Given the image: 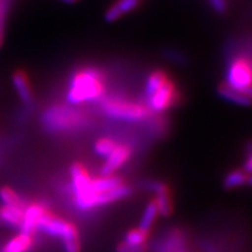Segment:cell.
<instances>
[{"label":"cell","instance_id":"1","mask_svg":"<svg viewBox=\"0 0 252 252\" xmlns=\"http://www.w3.org/2000/svg\"><path fill=\"white\" fill-rule=\"evenodd\" d=\"M105 74L96 65L77 68L68 80L65 99L70 105L98 103L105 97Z\"/></svg>","mask_w":252,"mask_h":252},{"label":"cell","instance_id":"2","mask_svg":"<svg viewBox=\"0 0 252 252\" xmlns=\"http://www.w3.org/2000/svg\"><path fill=\"white\" fill-rule=\"evenodd\" d=\"M181 102L178 84L163 69H154L145 84V104L152 113L166 112Z\"/></svg>","mask_w":252,"mask_h":252},{"label":"cell","instance_id":"3","mask_svg":"<svg viewBox=\"0 0 252 252\" xmlns=\"http://www.w3.org/2000/svg\"><path fill=\"white\" fill-rule=\"evenodd\" d=\"M41 124L50 133L67 134L83 131L91 124V119L83 110L70 104H54L42 113Z\"/></svg>","mask_w":252,"mask_h":252},{"label":"cell","instance_id":"4","mask_svg":"<svg viewBox=\"0 0 252 252\" xmlns=\"http://www.w3.org/2000/svg\"><path fill=\"white\" fill-rule=\"evenodd\" d=\"M99 108L106 117L121 122H141L150 118L152 111L145 103L121 96H105L99 100Z\"/></svg>","mask_w":252,"mask_h":252},{"label":"cell","instance_id":"5","mask_svg":"<svg viewBox=\"0 0 252 252\" xmlns=\"http://www.w3.org/2000/svg\"><path fill=\"white\" fill-rule=\"evenodd\" d=\"M37 231L45 232L52 237L62 239L63 249L65 252H81V241L78 230L72 223L54 215L49 210L40 219Z\"/></svg>","mask_w":252,"mask_h":252},{"label":"cell","instance_id":"6","mask_svg":"<svg viewBox=\"0 0 252 252\" xmlns=\"http://www.w3.org/2000/svg\"><path fill=\"white\" fill-rule=\"evenodd\" d=\"M91 175L86 166L74 162L70 166V186L74 194V203L82 212H89L91 198Z\"/></svg>","mask_w":252,"mask_h":252},{"label":"cell","instance_id":"7","mask_svg":"<svg viewBox=\"0 0 252 252\" xmlns=\"http://www.w3.org/2000/svg\"><path fill=\"white\" fill-rule=\"evenodd\" d=\"M225 84L241 93L252 87V60L248 56H235L225 70Z\"/></svg>","mask_w":252,"mask_h":252},{"label":"cell","instance_id":"8","mask_svg":"<svg viewBox=\"0 0 252 252\" xmlns=\"http://www.w3.org/2000/svg\"><path fill=\"white\" fill-rule=\"evenodd\" d=\"M132 156V147L128 144H118L116 149L105 158V162L103 163L100 169V175H112L118 171L123 165L128 161Z\"/></svg>","mask_w":252,"mask_h":252},{"label":"cell","instance_id":"9","mask_svg":"<svg viewBox=\"0 0 252 252\" xmlns=\"http://www.w3.org/2000/svg\"><path fill=\"white\" fill-rule=\"evenodd\" d=\"M47 207L43 203L32 202L27 203L24 209V220L20 229L21 234L33 236L37 231V225H39L40 219L43 214L47 212Z\"/></svg>","mask_w":252,"mask_h":252},{"label":"cell","instance_id":"10","mask_svg":"<svg viewBox=\"0 0 252 252\" xmlns=\"http://www.w3.org/2000/svg\"><path fill=\"white\" fill-rule=\"evenodd\" d=\"M124 184L121 176H117L115 174L112 175H100L97 178H93L91 180V198H90V208L94 209V200L97 194L106 193V191L112 190L118 186Z\"/></svg>","mask_w":252,"mask_h":252},{"label":"cell","instance_id":"11","mask_svg":"<svg viewBox=\"0 0 252 252\" xmlns=\"http://www.w3.org/2000/svg\"><path fill=\"white\" fill-rule=\"evenodd\" d=\"M143 0H116L104 13V20L106 23H115L130 12L139 7Z\"/></svg>","mask_w":252,"mask_h":252},{"label":"cell","instance_id":"12","mask_svg":"<svg viewBox=\"0 0 252 252\" xmlns=\"http://www.w3.org/2000/svg\"><path fill=\"white\" fill-rule=\"evenodd\" d=\"M12 82H13L14 89L17 90L20 99L24 103L31 104L32 100H33V90H32L26 72L23 70H17L12 76Z\"/></svg>","mask_w":252,"mask_h":252},{"label":"cell","instance_id":"13","mask_svg":"<svg viewBox=\"0 0 252 252\" xmlns=\"http://www.w3.org/2000/svg\"><path fill=\"white\" fill-rule=\"evenodd\" d=\"M217 94L222 99L226 100V102H230L232 104H237V105L241 106H251L252 100L249 98L248 96H245L243 93L241 91L232 89L231 87H229L228 84L220 83L219 87H217Z\"/></svg>","mask_w":252,"mask_h":252},{"label":"cell","instance_id":"14","mask_svg":"<svg viewBox=\"0 0 252 252\" xmlns=\"http://www.w3.org/2000/svg\"><path fill=\"white\" fill-rule=\"evenodd\" d=\"M24 209L17 206H2L0 208V220L14 228H20L24 220Z\"/></svg>","mask_w":252,"mask_h":252},{"label":"cell","instance_id":"15","mask_svg":"<svg viewBox=\"0 0 252 252\" xmlns=\"http://www.w3.org/2000/svg\"><path fill=\"white\" fill-rule=\"evenodd\" d=\"M33 236L19 234L4 245L1 252H28L33 247Z\"/></svg>","mask_w":252,"mask_h":252},{"label":"cell","instance_id":"16","mask_svg":"<svg viewBox=\"0 0 252 252\" xmlns=\"http://www.w3.org/2000/svg\"><path fill=\"white\" fill-rule=\"evenodd\" d=\"M248 176L249 174L244 169H234L224 176L223 187L226 190H232V189L242 187V186L247 185Z\"/></svg>","mask_w":252,"mask_h":252},{"label":"cell","instance_id":"17","mask_svg":"<svg viewBox=\"0 0 252 252\" xmlns=\"http://www.w3.org/2000/svg\"><path fill=\"white\" fill-rule=\"evenodd\" d=\"M158 215H159V214H158V209L154 200L149 201L146 207H145L143 215H141V219L139 220V226H138V228L143 229L145 231H150V229L152 228L154 222H156Z\"/></svg>","mask_w":252,"mask_h":252},{"label":"cell","instance_id":"18","mask_svg":"<svg viewBox=\"0 0 252 252\" xmlns=\"http://www.w3.org/2000/svg\"><path fill=\"white\" fill-rule=\"evenodd\" d=\"M154 202H156L158 214L163 217H168L173 212V203L171 195L168 191H163V193H159L156 195V197L153 198Z\"/></svg>","mask_w":252,"mask_h":252},{"label":"cell","instance_id":"19","mask_svg":"<svg viewBox=\"0 0 252 252\" xmlns=\"http://www.w3.org/2000/svg\"><path fill=\"white\" fill-rule=\"evenodd\" d=\"M117 145L118 143L113 138L103 137L96 140V143L94 145V151L100 158H108Z\"/></svg>","mask_w":252,"mask_h":252},{"label":"cell","instance_id":"20","mask_svg":"<svg viewBox=\"0 0 252 252\" xmlns=\"http://www.w3.org/2000/svg\"><path fill=\"white\" fill-rule=\"evenodd\" d=\"M0 200H1L4 206H17L21 208L27 206V203L25 202L23 198L9 187H2L0 189Z\"/></svg>","mask_w":252,"mask_h":252},{"label":"cell","instance_id":"21","mask_svg":"<svg viewBox=\"0 0 252 252\" xmlns=\"http://www.w3.org/2000/svg\"><path fill=\"white\" fill-rule=\"evenodd\" d=\"M147 238H149V231H145V230L140 228H134L126 231L123 242L128 244H134V245H143L146 244Z\"/></svg>","mask_w":252,"mask_h":252},{"label":"cell","instance_id":"22","mask_svg":"<svg viewBox=\"0 0 252 252\" xmlns=\"http://www.w3.org/2000/svg\"><path fill=\"white\" fill-rule=\"evenodd\" d=\"M143 187L146 188L147 190L152 191L154 194H159V193H163V191H168V186L166 184H163L162 181H158V180H150V181H145L143 182Z\"/></svg>","mask_w":252,"mask_h":252},{"label":"cell","instance_id":"23","mask_svg":"<svg viewBox=\"0 0 252 252\" xmlns=\"http://www.w3.org/2000/svg\"><path fill=\"white\" fill-rule=\"evenodd\" d=\"M163 55H165V58H167L169 60V61L174 62V63H178V64H187L188 63V60H187V56L185 54H182V53L178 52V50L175 49H166L165 52H163Z\"/></svg>","mask_w":252,"mask_h":252},{"label":"cell","instance_id":"24","mask_svg":"<svg viewBox=\"0 0 252 252\" xmlns=\"http://www.w3.org/2000/svg\"><path fill=\"white\" fill-rule=\"evenodd\" d=\"M146 244L143 245H134V244H128L125 242H121L117 247H116V251L117 252H145L146 251Z\"/></svg>","mask_w":252,"mask_h":252},{"label":"cell","instance_id":"25","mask_svg":"<svg viewBox=\"0 0 252 252\" xmlns=\"http://www.w3.org/2000/svg\"><path fill=\"white\" fill-rule=\"evenodd\" d=\"M208 2L217 14L223 15L228 11V0H208Z\"/></svg>","mask_w":252,"mask_h":252},{"label":"cell","instance_id":"26","mask_svg":"<svg viewBox=\"0 0 252 252\" xmlns=\"http://www.w3.org/2000/svg\"><path fill=\"white\" fill-rule=\"evenodd\" d=\"M244 171L248 173V174H252V146L249 150V157L247 161L244 163Z\"/></svg>","mask_w":252,"mask_h":252},{"label":"cell","instance_id":"27","mask_svg":"<svg viewBox=\"0 0 252 252\" xmlns=\"http://www.w3.org/2000/svg\"><path fill=\"white\" fill-rule=\"evenodd\" d=\"M2 33H4V8L0 5V46L2 42Z\"/></svg>","mask_w":252,"mask_h":252},{"label":"cell","instance_id":"28","mask_svg":"<svg viewBox=\"0 0 252 252\" xmlns=\"http://www.w3.org/2000/svg\"><path fill=\"white\" fill-rule=\"evenodd\" d=\"M61 1L65 2V4H75V2H76L77 0H61Z\"/></svg>","mask_w":252,"mask_h":252},{"label":"cell","instance_id":"29","mask_svg":"<svg viewBox=\"0 0 252 252\" xmlns=\"http://www.w3.org/2000/svg\"><path fill=\"white\" fill-rule=\"evenodd\" d=\"M247 185L249 186H252V174H250L248 176V181H247Z\"/></svg>","mask_w":252,"mask_h":252}]
</instances>
